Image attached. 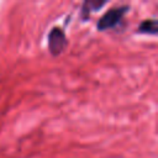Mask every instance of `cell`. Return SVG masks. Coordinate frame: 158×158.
I'll use <instances>...</instances> for the list:
<instances>
[{"instance_id": "4", "label": "cell", "mask_w": 158, "mask_h": 158, "mask_svg": "<svg viewBox=\"0 0 158 158\" xmlns=\"http://www.w3.org/2000/svg\"><path fill=\"white\" fill-rule=\"evenodd\" d=\"M105 4H106V1H95V0L85 1V2L83 4V7H81V19H83V21H85L93 11L99 10V9H100L101 6H104Z\"/></svg>"}, {"instance_id": "3", "label": "cell", "mask_w": 158, "mask_h": 158, "mask_svg": "<svg viewBox=\"0 0 158 158\" xmlns=\"http://www.w3.org/2000/svg\"><path fill=\"white\" fill-rule=\"evenodd\" d=\"M158 31V23L157 20L154 19H147L142 21L137 28L138 33H144V35H157Z\"/></svg>"}, {"instance_id": "1", "label": "cell", "mask_w": 158, "mask_h": 158, "mask_svg": "<svg viewBox=\"0 0 158 158\" xmlns=\"http://www.w3.org/2000/svg\"><path fill=\"white\" fill-rule=\"evenodd\" d=\"M128 9L130 7L127 5H122V6H117V7L110 9L99 20L98 30L99 31H105V30L114 28L115 26H117L120 23V21L123 19V16L126 15V12L128 11Z\"/></svg>"}, {"instance_id": "2", "label": "cell", "mask_w": 158, "mask_h": 158, "mask_svg": "<svg viewBox=\"0 0 158 158\" xmlns=\"http://www.w3.org/2000/svg\"><path fill=\"white\" fill-rule=\"evenodd\" d=\"M68 41L60 27H53L48 35V48L52 56H59L67 47Z\"/></svg>"}]
</instances>
